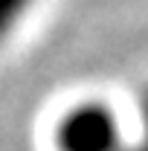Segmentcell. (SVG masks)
Masks as SVG:
<instances>
[{"label":"cell","instance_id":"cell-2","mask_svg":"<svg viewBox=\"0 0 148 151\" xmlns=\"http://www.w3.org/2000/svg\"><path fill=\"white\" fill-rule=\"evenodd\" d=\"M38 0H0V47L26 23Z\"/></svg>","mask_w":148,"mask_h":151},{"label":"cell","instance_id":"cell-3","mask_svg":"<svg viewBox=\"0 0 148 151\" xmlns=\"http://www.w3.org/2000/svg\"><path fill=\"white\" fill-rule=\"evenodd\" d=\"M142 125H145V131H148V99L142 102ZM145 137H148V134H145ZM125 151H148V139L142 142V145H137V148H128V145H125Z\"/></svg>","mask_w":148,"mask_h":151},{"label":"cell","instance_id":"cell-1","mask_svg":"<svg viewBox=\"0 0 148 151\" xmlns=\"http://www.w3.org/2000/svg\"><path fill=\"white\" fill-rule=\"evenodd\" d=\"M55 151H125V131L116 108L105 99H81L55 122Z\"/></svg>","mask_w":148,"mask_h":151}]
</instances>
